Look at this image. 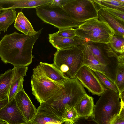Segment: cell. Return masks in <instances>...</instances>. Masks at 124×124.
I'll return each mask as SVG.
<instances>
[{
	"label": "cell",
	"instance_id": "obj_1",
	"mask_svg": "<svg viewBox=\"0 0 124 124\" xmlns=\"http://www.w3.org/2000/svg\"><path fill=\"white\" fill-rule=\"evenodd\" d=\"M43 28L35 33L26 35L15 31L6 34L0 40V58L5 64L14 66H27L32 62L33 46Z\"/></svg>",
	"mask_w": 124,
	"mask_h": 124
},
{
	"label": "cell",
	"instance_id": "obj_2",
	"mask_svg": "<svg viewBox=\"0 0 124 124\" xmlns=\"http://www.w3.org/2000/svg\"><path fill=\"white\" fill-rule=\"evenodd\" d=\"M86 94L84 87L78 79L69 78L51 97L40 104L36 114L54 116L65 122L63 116L66 105L74 107Z\"/></svg>",
	"mask_w": 124,
	"mask_h": 124
},
{
	"label": "cell",
	"instance_id": "obj_3",
	"mask_svg": "<svg viewBox=\"0 0 124 124\" xmlns=\"http://www.w3.org/2000/svg\"><path fill=\"white\" fill-rule=\"evenodd\" d=\"M84 44L64 49H57L54 54L53 64L68 78H75L78 71L84 66Z\"/></svg>",
	"mask_w": 124,
	"mask_h": 124
},
{
	"label": "cell",
	"instance_id": "obj_4",
	"mask_svg": "<svg viewBox=\"0 0 124 124\" xmlns=\"http://www.w3.org/2000/svg\"><path fill=\"white\" fill-rule=\"evenodd\" d=\"M100 96L95 105L93 118L99 124H112L121 108L119 93L106 89Z\"/></svg>",
	"mask_w": 124,
	"mask_h": 124
},
{
	"label": "cell",
	"instance_id": "obj_5",
	"mask_svg": "<svg viewBox=\"0 0 124 124\" xmlns=\"http://www.w3.org/2000/svg\"><path fill=\"white\" fill-rule=\"evenodd\" d=\"M36 12L37 16L41 20L59 29H76L78 28L84 23L78 22L70 16L63 8L58 6H50L49 4L36 8Z\"/></svg>",
	"mask_w": 124,
	"mask_h": 124
},
{
	"label": "cell",
	"instance_id": "obj_6",
	"mask_svg": "<svg viewBox=\"0 0 124 124\" xmlns=\"http://www.w3.org/2000/svg\"><path fill=\"white\" fill-rule=\"evenodd\" d=\"M90 47L93 54L98 61L106 68V75L114 83L118 64V56L109 44L86 42Z\"/></svg>",
	"mask_w": 124,
	"mask_h": 124
},
{
	"label": "cell",
	"instance_id": "obj_7",
	"mask_svg": "<svg viewBox=\"0 0 124 124\" xmlns=\"http://www.w3.org/2000/svg\"><path fill=\"white\" fill-rule=\"evenodd\" d=\"M31 82L32 94L40 104L51 97L63 84L55 83L46 77L42 72L39 64L33 69Z\"/></svg>",
	"mask_w": 124,
	"mask_h": 124
},
{
	"label": "cell",
	"instance_id": "obj_8",
	"mask_svg": "<svg viewBox=\"0 0 124 124\" xmlns=\"http://www.w3.org/2000/svg\"><path fill=\"white\" fill-rule=\"evenodd\" d=\"M63 8L79 23L98 19V10L93 0H71Z\"/></svg>",
	"mask_w": 124,
	"mask_h": 124
},
{
	"label": "cell",
	"instance_id": "obj_9",
	"mask_svg": "<svg viewBox=\"0 0 124 124\" xmlns=\"http://www.w3.org/2000/svg\"><path fill=\"white\" fill-rule=\"evenodd\" d=\"M75 78L93 95L100 96L106 89L94 71L86 66H83L79 70Z\"/></svg>",
	"mask_w": 124,
	"mask_h": 124
},
{
	"label": "cell",
	"instance_id": "obj_10",
	"mask_svg": "<svg viewBox=\"0 0 124 124\" xmlns=\"http://www.w3.org/2000/svg\"><path fill=\"white\" fill-rule=\"evenodd\" d=\"M0 120L8 124H28L18 108L14 98L0 109Z\"/></svg>",
	"mask_w": 124,
	"mask_h": 124
},
{
	"label": "cell",
	"instance_id": "obj_11",
	"mask_svg": "<svg viewBox=\"0 0 124 124\" xmlns=\"http://www.w3.org/2000/svg\"><path fill=\"white\" fill-rule=\"evenodd\" d=\"M14 98L18 108L29 124L36 114L35 107L24 89L19 91Z\"/></svg>",
	"mask_w": 124,
	"mask_h": 124
},
{
	"label": "cell",
	"instance_id": "obj_12",
	"mask_svg": "<svg viewBox=\"0 0 124 124\" xmlns=\"http://www.w3.org/2000/svg\"><path fill=\"white\" fill-rule=\"evenodd\" d=\"M78 28L85 31H91L112 37L115 33L113 30L106 22L97 18L88 20L81 24Z\"/></svg>",
	"mask_w": 124,
	"mask_h": 124
},
{
	"label": "cell",
	"instance_id": "obj_13",
	"mask_svg": "<svg viewBox=\"0 0 124 124\" xmlns=\"http://www.w3.org/2000/svg\"><path fill=\"white\" fill-rule=\"evenodd\" d=\"M28 68V66H14L13 75L8 96L9 102L14 98L19 91L24 89V77L26 76Z\"/></svg>",
	"mask_w": 124,
	"mask_h": 124
},
{
	"label": "cell",
	"instance_id": "obj_14",
	"mask_svg": "<svg viewBox=\"0 0 124 124\" xmlns=\"http://www.w3.org/2000/svg\"><path fill=\"white\" fill-rule=\"evenodd\" d=\"M49 41L57 49L62 50L82 45L85 42L77 36L71 38L58 36L55 33L49 34Z\"/></svg>",
	"mask_w": 124,
	"mask_h": 124
},
{
	"label": "cell",
	"instance_id": "obj_15",
	"mask_svg": "<svg viewBox=\"0 0 124 124\" xmlns=\"http://www.w3.org/2000/svg\"><path fill=\"white\" fill-rule=\"evenodd\" d=\"M42 73L48 79L57 83L62 84L69 78L53 64L40 62L39 64Z\"/></svg>",
	"mask_w": 124,
	"mask_h": 124
},
{
	"label": "cell",
	"instance_id": "obj_16",
	"mask_svg": "<svg viewBox=\"0 0 124 124\" xmlns=\"http://www.w3.org/2000/svg\"><path fill=\"white\" fill-rule=\"evenodd\" d=\"M83 51L84 66L88 67L93 70L98 71L105 76V67L97 59L91 51L89 46L85 42Z\"/></svg>",
	"mask_w": 124,
	"mask_h": 124
},
{
	"label": "cell",
	"instance_id": "obj_17",
	"mask_svg": "<svg viewBox=\"0 0 124 124\" xmlns=\"http://www.w3.org/2000/svg\"><path fill=\"white\" fill-rule=\"evenodd\" d=\"M95 105L94 98L87 94L85 95L74 107L78 117L93 116Z\"/></svg>",
	"mask_w": 124,
	"mask_h": 124
},
{
	"label": "cell",
	"instance_id": "obj_18",
	"mask_svg": "<svg viewBox=\"0 0 124 124\" xmlns=\"http://www.w3.org/2000/svg\"><path fill=\"white\" fill-rule=\"evenodd\" d=\"M98 19L107 23L114 31L115 34L124 38V23L102 9L98 10Z\"/></svg>",
	"mask_w": 124,
	"mask_h": 124
},
{
	"label": "cell",
	"instance_id": "obj_19",
	"mask_svg": "<svg viewBox=\"0 0 124 124\" xmlns=\"http://www.w3.org/2000/svg\"><path fill=\"white\" fill-rule=\"evenodd\" d=\"M76 36L80 38L85 42H93L108 44L112 37L91 31L76 29Z\"/></svg>",
	"mask_w": 124,
	"mask_h": 124
},
{
	"label": "cell",
	"instance_id": "obj_20",
	"mask_svg": "<svg viewBox=\"0 0 124 124\" xmlns=\"http://www.w3.org/2000/svg\"><path fill=\"white\" fill-rule=\"evenodd\" d=\"M14 26L18 31L26 35L33 34L36 32L22 12L18 13L15 21Z\"/></svg>",
	"mask_w": 124,
	"mask_h": 124
},
{
	"label": "cell",
	"instance_id": "obj_21",
	"mask_svg": "<svg viewBox=\"0 0 124 124\" xmlns=\"http://www.w3.org/2000/svg\"><path fill=\"white\" fill-rule=\"evenodd\" d=\"M14 74V69L2 73L0 76V100L8 96Z\"/></svg>",
	"mask_w": 124,
	"mask_h": 124
},
{
	"label": "cell",
	"instance_id": "obj_22",
	"mask_svg": "<svg viewBox=\"0 0 124 124\" xmlns=\"http://www.w3.org/2000/svg\"><path fill=\"white\" fill-rule=\"evenodd\" d=\"M16 12L11 9L3 11L0 14V31L5 32L16 17Z\"/></svg>",
	"mask_w": 124,
	"mask_h": 124
},
{
	"label": "cell",
	"instance_id": "obj_23",
	"mask_svg": "<svg viewBox=\"0 0 124 124\" xmlns=\"http://www.w3.org/2000/svg\"><path fill=\"white\" fill-rule=\"evenodd\" d=\"M98 10L100 9L111 8L124 12V0H93Z\"/></svg>",
	"mask_w": 124,
	"mask_h": 124
},
{
	"label": "cell",
	"instance_id": "obj_24",
	"mask_svg": "<svg viewBox=\"0 0 124 124\" xmlns=\"http://www.w3.org/2000/svg\"><path fill=\"white\" fill-rule=\"evenodd\" d=\"M118 59V68L114 84L119 94L124 91V54H120Z\"/></svg>",
	"mask_w": 124,
	"mask_h": 124
},
{
	"label": "cell",
	"instance_id": "obj_25",
	"mask_svg": "<svg viewBox=\"0 0 124 124\" xmlns=\"http://www.w3.org/2000/svg\"><path fill=\"white\" fill-rule=\"evenodd\" d=\"M51 122L63 123L65 122L57 116L50 115L36 114L30 124H45Z\"/></svg>",
	"mask_w": 124,
	"mask_h": 124
},
{
	"label": "cell",
	"instance_id": "obj_26",
	"mask_svg": "<svg viewBox=\"0 0 124 124\" xmlns=\"http://www.w3.org/2000/svg\"><path fill=\"white\" fill-rule=\"evenodd\" d=\"M108 44L115 52L120 54H124V38L115 34Z\"/></svg>",
	"mask_w": 124,
	"mask_h": 124
},
{
	"label": "cell",
	"instance_id": "obj_27",
	"mask_svg": "<svg viewBox=\"0 0 124 124\" xmlns=\"http://www.w3.org/2000/svg\"><path fill=\"white\" fill-rule=\"evenodd\" d=\"M105 89H109L118 93V89L114 84L105 75L95 70H93Z\"/></svg>",
	"mask_w": 124,
	"mask_h": 124
},
{
	"label": "cell",
	"instance_id": "obj_28",
	"mask_svg": "<svg viewBox=\"0 0 124 124\" xmlns=\"http://www.w3.org/2000/svg\"><path fill=\"white\" fill-rule=\"evenodd\" d=\"M78 117L74 107L68 105H66L63 116L65 121L69 120L73 122Z\"/></svg>",
	"mask_w": 124,
	"mask_h": 124
},
{
	"label": "cell",
	"instance_id": "obj_29",
	"mask_svg": "<svg viewBox=\"0 0 124 124\" xmlns=\"http://www.w3.org/2000/svg\"><path fill=\"white\" fill-rule=\"evenodd\" d=\"M76 29L67 28L59 29L58 31L55 33L60 37L66 38H73L76 36Z\"/></svg>",
	"mask_w": 124,
	"mask_h": 124
},
{
	"label": "cell",
	"instance_id": "obj_30",
	"mask_svg": "<svg viewBox=\"0 0 124 124\" xmlns=\"http://www.w3.org/2000/svg\"><path fill=\"white\" fill-rule=\"evenodd\" d=\"M103 9L107 12L121 22L124 23V12L117 9L111 8H108Z\"/></svg>",
	"mask_w": 124,
	"mask_h": 124
},
{
	"label": "cell",
	"instance_id": "obj_31",
	"mask_svg": "<svg viewBox=\"0 0 124 124\" xmlns=\"http://www.w3.org/2000/svg\"><path fill=\"white\" fill-rule=\"evenodd\" d=\"M72 122L74 124H99L94 119L93 116L79 117Z\"/></svg>",
	"mask_w": 124,
	"mask_h": 124
},
{
	"label": "cell",
	"instance_id": "obj_32",
	"mask_svg": "<svg viewBox=\"0 0 124 124\" xmlns=\"http://www.w3.org/2000/svg\"><path fill=\"white\" fill-rule=\"evenodd\" d=\"M120 112L112 122V124H124V103H121Z\"/></svg>",
	"mask_w": 124,
	"mask_h": 124
},
{
	"label": "cell",
	"instance_id": "obj_33",
	"mask_svg": "<svg viewBox=\"0 0 124 124\" xmlns=\"http://www.w3.org/2000/svg\"><path fill=\"white\" fill-rule=\"evenodd\" d=\"M71 0H53L49 4L50 6H56L63 8V7L70 2Z\"/></svg>",
	"mask_w": 124,
	"mask_h": 124
},
{
	"label": "cell",
	"instance_id": "obj_34",
	"mask_svg": "<svg viewBox=\"0 0 124 124\" xmlns=\"http://www.w3.org/2000/svg\"><path fill=\"white\" fill-rule=\"evenodd\" d=\"M9 100L7 96L0 100V109L4 106L8 102Z\"/></svg>",
	"mask_w": 124,
	"mask_h": 124
},
{
	"label": "cell",
	"instance_id": "obj_35",
	"mask_svg": "<svg viewBox=\"0 0 124 124\" xmlns=\"http://www.w3.org/2000/svg\"><path fill=\"white\" fill-rule=\"evenodd\" d=\"M119 94L120 99V102L121 103H124V91L122 92Z\"/></svg>",
	"mask_w": 124,
	"mask_h": 124
},
{
	"label": "cell",
	"instance_id": "obj_36",
	"mask_svg": "<svg viewBox=\"0 0 124 124\" xmlns=\"http://www.w3.org/2000/svg\"><path fill=\"white\" fill-rule=\"evenodd\" d=\"M62 123L59 122H51L47 123L45 124H62Z\"/></svg>",
	"mask_w": 124,
	"mask_h": 124
},
{
	"label": "cell",
	"instance_id": "obj_37",
	"mask_svg": "<svg viewBox=\"0 0 124 124\" xmlns=\"http://www.w3.org/2000/svg\"><path fill=\"white\" fill-rule=\"evenodd\" d=\"M63 124H74L73 122L70 121L68 120L65 121Z\"/></svg>",
	"mask_w": 124,
	"mask_h": 124
},
{
	"label": "cell",
	"instance_id": "obj_38",
	"mask_svg": "<svg viewBox=\"0 0 124 124\" xmlns=\"http://www.w3.org/2000/svg\"><path fill=\"white\" fill-rule=\"evenodd\" d=\"M0 124H8L6 122L0 120Z\"/></svg>",
	"mask_w": 124,
	"mask_h": 124
},
{
	"label": "cell",
	"instance_id": "obj_39",
	"mask_svg": "<svg viewBox=\"0 0 124 124\" xmlns=\"http://www.w3.org/2000/svg\"><path fill=\"white\" fill-rule=\"evenodd\" d=\"M1 34L0 31V34Z\"/></svg>",
	"mask_w": 124,
	"mask_h": 124
},
{
	"label": "cell",
	"instance_id": "obj_40",
	"mask_svg": "<svg viewBox=\"0 0 124 124\" xmlns=\"http://www.w3.org/2000/svg\"></svg>",
	"mask_w": 124,
	"mask_h": 124
}]
</instances>
